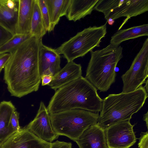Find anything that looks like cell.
Segmentation results:
<instances>
[{
  "mask_svg": "<svg viewBox=\"0 0 148 148\" xmlns=\"http://www.w3.org/2000/svg\"><path fill=\"white\" fill-rule=\"evenodd\" d=\"M42 38L32 36L15 50L4 69L3 79L11 96L21 98L38 89V65Z\"/></svg>",
  "mask_w": 148,
  "mask_h": 148,
  "instance_id": "1",
  "label": "cell"
},
{
  "mask_svg": "<svg viewBox=\"0 0 148 148\" xmlns=\"http://www.w3.org/2000/svg\"><path fill=\"white\" fill-rule=\"evenodd\" d=\"M82 66L73 61L67 62L53 77L49 86L56 91L64 85L82 76Z\"/></svg>",
  "mask_w": 148,
  "mask_h": 148,
  "instance_id": "14",
  "label": "cell"
},
{
  "mask_svg": "<svg viewBox=\"0 0 148 148\" xmlns=\"http://www.w3.org/2000/svg\"><path fill=\"white\" fill-rule=\"evenodd\" d=\"M47 32L37 0H34L30 34L32 36L42 38Z\"/></svg>",
  "mask_w": 148,
  "mask_h": 148,
  "instance_id": "21",
  "label": "cell"
},
{
  "mask_svg": "<svg viewBox=\"0 0 148 148\" xmlns=\"http://www.w3.org/2000/svg\"><path fill=\"white\" fill-rule=\"evenodd\" d=\"M121 46L110 44L106 47L90 51L91 58L85 78L100 92H106L115 81V68L123 57Z\"/></svg>",
  "mask_w": 148,
  "mask_h": 148,
  "instance_id": "4",
  "label": "cell"
},
{
  "mask_svg": "<svg viewBox=\"0 0 148 148\" xmlns=\"http://www.w3.org/2000/svg\"><path fill=\"white\" fill-rule=\"evenodd\" d=\"M148 36V24L134 26L118 30L111 37L110 43L117 46L122 42L130 39Z\"/></svg>",
  "mask_w": 148,
  "mask_h": 148,
  "instance_id": "18",
  "label": "cell"
},
{
  "mask_svg": "<svg viewBox=\"0 0 148 148\" xmlns=\"http://www.w3.org/2000/svg\"><path fill=\"white\" fill-rule=\"evenodd\" d=\"M72 144L70 142H66L58 140L51 143L50 148H72Z\"/></svg>",
  "mask_w": 148,
  "mask_h": 148,
  "instance_id": "27",
  "label": "cell"
},
{
  "mask_svg": "<svg viewBox=\"0 0 148 148\" xmlns=\"http://www.w3.org/2000/svg\"><path fill=\"white\" fill-rule=\"evenodd\" d=\"M102 102L97 89L82 76L57 90L47 109L49 114L74 109L99 112Z\"/></svg>",
  "mask_w": 148,
  "mask_h": 148,
  "instance_id": "2",
  "label": "cell"
},
{
  "mask_svg": "<svg viewBox=\"0 0 148 148\" xmlns=\"http://www.w3.org/2000/svg\"><path fill=\"white\" fill-rule=\"evenodd\" d=\"M13 35L0 25V47L11 38Z\"/></svg>",
  "mask_w": 148,
  "mask_h": 148,
  "instance_id": "25",
  "label": "cell"
},
{
  "mask_svg": "<svg viewBox=\"0 0 148 148\" xmlns=\"http://www.w3.org/2000/svg\"><path fill=\"white\" fill-rule=\"evenodd\" d=\"M10 55V53H9L0 54V73L7 64Z\"/></svg>",
  "mask_w": 148,
  "mask_h": 148,
  "instance_id": "28",
  "label": "cell"
},
{
  "mask_svg": "<svg viewBox=\"0 0 148 148\" xmlns=\"http://www.w3.org/2000/svg\"><path fill=\"white\" fill-rule=\"evenodd\" d=\"M49 116L56 133L76 142L86 130L97 124L99 114L98 112L74 109L50 114Z\"/></svg>",
  "mask_w": 148,
  "mask_h": 148,
  "instance_id": "5",
  "label": "cell"
},
{
  "mask_svg": "<svg viewBox=\"0 0 148 148\" xmlns=\"http://www.w3.org/2000/svg\"><path fill=\"white\" fill-rule=\"evenodd\" d=\"M139 141L138 143L139 148H148V133L141 132L140 137L138 138Z\"/></svg>",
  "mask_w": 148,
  "mask_h": 148,
  "instance_id": "26",
  "label": "cell"
},
{
  "mask_svg": "<svg viewBox=\"0 0 148 148\" xmlns=\"http://www.w3.org/2000/svg\"><path fill=\"white\" fill-rule=\"evenodd\" d=\"M148 112L146 114H145L143 115V120L146 122V126L148 129Z\"/></svg>",
  "mask_w": 148,
  "mask_h": 148,
  "instance_id": "30",
  "label": "cell"
},
{
  "mask_svg": "<svg viewBox=\"0 0 148 148\" xmlns=\"http://www.w3.org/2000/svg\"><path fill=\"white\" fill-rule=\"evenodd\" d=\"M99 0H70L66 16L70 21L76 22L90 14Z\"/></svg>",
  "mask_w": 148,
  "mask_h": 148,
  "instance_id": "16",
  "label": "cell"
},
{
  "mask_svg": "<svg viewBox=\"0 0 148 148\" xmlns=\"http://www.w3.org/2000/svg\"><path fill=\"white\" fill-rule=\"evenodd\" d=\"M25 127L40 138L51 143L59 136L52 128L49 114L42 101L36 116Z\"/></svg>",
  "mask_w": 148,
  "mask_h": 148,
  "instance_id": "11",
  "label": "cell"
},
{
  "mask_svg": "<svg viewBox=\"0 0 148 148\" xmlns=\"http://www.w3.org/2000/svg\"><path fill=\"white\" fill-rule=\"evenodd\" d=\"M1 140H0V143H1Z\"/></svg>",
  "mask_w": 148,
  "mask_h": 148,
  "instance_id": "32",
  "label": "cell"
},
{
  "mask_svg": "<svg viewBox=\"0 0 148 148\" xmlns=\"http://www.w3.org/2000/svg\"><path fill=\"white\" fill-rule=\"evenodd\" d=\"M60 55L56 49L48 47L42 42L39 48L38 65L41 77L44 75L53 76L61 69Z\"/></svg>",
  "mask_w": 148,
  "mask_h": 148,
  "instance_id": "12",
  "label": "cell"
},
{
  "mask_svg": "<svg viewBox=\"0 0 148 148\" xmlns=\"http://www.w3.org/2000/svg\"><path fill=\"white\" fill-rule=\"evenodd\" d=\"M148 76V38L134 59L131 66L121 76L122 92L135 90L145 83Z\"/></svg>",
  "mask_w": 148,
  "mask_h": 148,
  "instance_id": "8",
  "label": "cell"
},
{
  "mask_svg": "<svg viewBox=\"0 0 148 148\" xmlns=\"http://www.w3.org/2000/svg\"><path fill=\"white\" fill-rule=\"evenodd\" d=\"M107 21L99 26H90L77 33L56 49L67 62L82 57L95 47L100 46L101 39L107 33Z\"/></svg>",
  "mask_w": 148,
  "mask_h": 148,
  "instance_id": "6",
  "label": "cell"
},
{
  "mask_svg": "<svg viewBox=\"0 0 148 148\" xmlns=\"http://www.w3.org/2000/svg\"><path fill=\"white\" fill-rule=\"evenodd\" d=\"M53 76L50 75H44L41 76L42 85V86L49 85L51 82Z\"/></svg>",
  "mask_w": 148,
  "mask_h": 148,
  "instance_id": "29",
  "label": "cell"
},
{
  "mask_svg": "<svg viewBox=\"0 0 148 148\" xmlns=\"http://www.w3.org/2000/svg\"><path fill=\"white\" fill-rule=\"evenodd\" d=\"M16 34H30L34 0H18Z\"/></svg>",
  "mask_w": 148,
  "mask_h": 148,
  "instance_id": "15",
  "label": "cell"
},
{
  "mask_svg": "<svg viewBox=\"0 0 148 148\" xmlns=\"http://www.w3.org/2000/svg\"><path fill=\"white\" fill-rule=\"evenodd\" d=\"M10 101H3L0 103V140L11 132L9 124L12 112L16 110Z\"/></svg>",
  "mask_w": 148,
  "mask_h": 148,
  "instance_id": "19",
  "label": "cell"
},
{
  "mask_svg": "<svg viewBox=\"0 0 148 148\" xmlns=\"http://www.w3.org/2000/svg\"><path fill=\"white\" fill-rule=\"evenodd\" d=\"M44 24L47 32H50V23L48 12L44 0H37Z\"/></svg>",
  "mask_w": 148,
  "mask_h": 148,
  "instance_id": "23",
  "label": "cell"
},
{
  "mask_svg": "<svg viewBox=\"0 0 148 148\" xmlns=\"http://www.w3.org/2000/svg\"><path fill=\"white\" fill-rule=\"evenodd\" d=\"M147 97L148 91L142 86L132 92L109 94L103 99L97 124L105 129L114 124L130 120L143 107Z\"/></svg>",
  "mask_w": 148,
  "mask_h": 148,
  "instance_id": "3",
  "label": "cell"
},
{
  "mask_svg": "<svg viewBox=\"0 0 148 148\" xmlns=\"http://www.w3.org/2000/svg\"><path fill=\"white\" fill-rule=\"evenodd\" d=\"M76 142L79 148H108L105 130L97 124L86 130Z\"/></svg>",
  "mask_w": 148,
  "mask_h": 148,
  "instance_id": "13",
  "label": "cell"
},
{
  "mask_svg": "<svg viewBox=\"0 0 148 148\" xmlns=\"http://www.w3.org/2000/svg\"><path fill=\"white\" fill-rule=\"evenodd\" d=\"M134 125L130 120L119 122L104 129L108 148H130L136 143L133 130Z\"/></svg>",
  "mask_w": 148,
  "mask_h": 148,
  "instance_id": "9",
  "label": "cell"
},
{
  "mask_svg": "<svg viewBox=\"0 0 148 148\" xmlns=\"http://www.w3.org/2000/svg\"><path fill=\"white\" fill-rule=\"evenodd\" d=\"M7 0H0V8L6 4Z\"/></svg>",
  "mask_w": 148,
  "mask_h": 148,
  "instance_id": "31",
  "label": "cell"
},
{
  "mask_svg": "<svg viewBox=\"0 0 148 148\" xmlns=\"http://www.w3.org/2000/svg\"><path fill=\"white\" fill-rule=\"evenodd\" d=\"M94 10L102 12L107 21L131 17L148 10V0H99Z\"/></svg>",
  "mask_w": 148,
  "mask_h": 148,
  "instance_id": "7",
  "label": "cell"
},
{
  "mask_svg": "<svg viewBox=\"0 0 148 148\" xmlns=\"http://www.w3.org/2000/svg\"><path fill=\"white\" fill-rule=\"evenodd\" d=\"M18 8V5L14 9H10L6 4L0 8V25L13 35L16 34Z\"/></svg>",
  "mask_w": 148,
  "mask_h": 148,
  "instance_id": "20",
  "label": "cell"
},
{
  "mask_svg": "<svg viewBox=\"0 0 148 148\" xmlns=\"http://www.w3.org/2000/svg\"><path fill=\"white\" fill-rule=\"evenodd\" d=\"M19 115L16 110L13 111L11 115L9 124L11 132L18 131L21 128L19 124Z\"/></svg>",
  "mask_w": 148,
  "mask_h": 148,
  "instance_id": "24",
  "label": "cell"
},
{
  "mask_svg": "<svg viewBox=\"0 0 148 148\" xmlns=\"http://www.w3.org/2000/svg\"><path fill=\"white\" fill-rule=\"evenodd\" d=\"M32 36L30 34H14L0 47V54L11 53Z\"/></svg>",
  "mask_w": 148,
  "mask_h": 148,
  "instance_id": "22",
  "label": "cell"
},
{
  "mask_svg": "<svg viewBox=\"0 0 148 148\" xmlns=\"http://www.w3.org/2000/svg\"><path fill=\"white\" fill-rule=\"evenodd\" d=\"M51 144L40 138L25 127L11 132L2 139L0 148H50Z\"/></svg>",
  "mask_w": 148,
  "mask_h": 148,
  "instance_id": "10",
  "label": "cell"
},
{
  "mask_svg": "<svg viewBox=\"0 0 148 148\" xmlns=\"http://www.w3.org/2000/svg\"><path fill=\"white\" fill-rule=\"evenodd\" d=\"M44 0L48 12L51 32L53 31L60 18L66 15L70 0Z\"/></svg>",
  "mask_w": 148,
  "mask_h": 148,
  "instance_id": "17",
  "label": "cell"
}]
</instances>
